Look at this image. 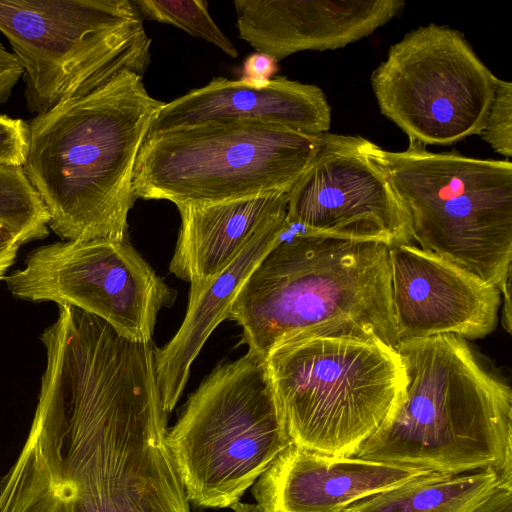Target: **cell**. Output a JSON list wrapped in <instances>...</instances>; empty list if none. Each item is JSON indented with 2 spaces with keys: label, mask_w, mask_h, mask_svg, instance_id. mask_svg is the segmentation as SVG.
<instances>
[{
  "label": "cell",
  "mask_w": 512,
  "mask_h": 512,
  "mask_svg": "<svg viewBox=\"0 0 512 512\" xmlns=\"http://www.w3.org/2000/svg\"><path fill=\"white\" fill-rule=\"evenodd\" d=\"M41 341L39 399L0 512H190L152 341L83 311L58 316Z\"/></svg>",
  "instance_id": "6da1fadb"
},
{
  "label": "cell",
  "mask_w": 512,
  "mask_h": 512,
  "mask_svg": "<svg viewBox=\"0 0 512 512\" xmlns=\"http://www.w3.org/2000/svg\"><path fill=\"white\" fill-rule=\"evenodd\" d=\"M142 77L124 71L28 124L22 167L49 228L64 241L127 239L135 161L164 104L148 94Z\"/></svg>",
  "instance_id": "7a4b0ae2"
},
{
  "label": "cell",
  "mask_w": 512,
  "mask_h": 512,
  "mask_svg": "<svg viewBox=\"0 0 512 512\" xmlns=\"http://www.w3.org/2000/svg\"><path fill=\"white\" fill-rule=\"evenodd\" d=\"M406 386L356 457L462 474L512 477V392L455 335L400 341Z\"/></svg>",
  "instance_id": "3957f363"
},
{
  "label": "cell",
  "mask_w": 512,
  "mask_h": 512,
  "mask_svg": "<svg viewBox=\"0 0 512 512\" xmlns=\"http://www.w3.org/2000/svg\"><path fill=\"white\" fill-rule=\"evenodd\" d=\"M228 319L263 358L300 334L370 337L395 348L389 246L299 230L282 236L243 283Z\"/></svg>",
  "instance_id": "277c9868"
},
{
  "label": "cell",
  "mask_w": 512,
  "mask_h": 512,
  "mask_svg": "<svg viewBox=\"0 0 512 512\" xmlns=\"http://www.w3.org/2000/svg\"><path fill=\"white\" fill-rule=\"evenodd\" d=\"M388 179L420 248L510 293L512 163L433 153L415 140L392 152L356 136Z\"/></svg>",
  "instance_id": "5b68a950"
},
{
  "label": "cell",
  "mask_w": 512,
  "mask_h": 512,
  "mask_svg": "<svg viewBox=\"0 0 512 512\" xmlns=\"http://www.w3.org/2000/svg\"><path fill=\"white\" fill-rule=\"evenodd\" d=\"M265 363L293 444L328 457L355 456L407 382L397 349L370 337L300 334Z\"/></svg>",
  "instance_id": "8992f818"
},
{
  "label": "cell",
  "mask_w": 512,
  "mask_h": 512,
  "mask_svg": "<svg viewBox=\"0 0 512 512\" xmlns=\"http://www.w3.org/2000/svg\"><path fill=\"white\" fill-rule=\"evenodd\" d=\"M167 443L189 502L201 508L239 502L293 444L265 358L247 351L216 367L168 430Z\"/></svg>",
  "instance_id": "52a82bcc"
},
{
  "label": "cell",
  "mask_w": 512,
  "mask_h": 512,
  "mask_svg": "<svg viewBox=\"0 0 512 512\" xmlns=\"http://www.w3.org/2000/svg\"><path fill=\"white\" fill-rule=\"evenodd\" d=\"M320 144L321 134L250 122L171 130L142 142L133 194L177 206L289 192Z\"/></svg>",
  "instance_id": "ba28073f"
},
{
  "label": "cell",
  "mask_w": 512,
  "mask_h": 512,
  "mask_svg": "<svg viewBox=\"0 0 512 512\" xmlns=\"http://www.w3.org/2000/svg\"><path fill=\"white\" fill-rule=\"evenodd\" d=\"M0 32L23 69L31 113L124 71L143 76L151 40L130 0H0Z\"/></svg>",
  "instance_id": "9c48e42d"
},
{
  "label": "cell",
  "mask_w": 512,
  "mask_h": 512,
  "mask_svg": "<svg viewBox=\"0 0 512 512\" xmlns=\"http://www.w3.org/2000/svg\"><path fill=\"white\" fill-rule=\"evenodd\" d=\"M495 78L458 31L432 23L391 46L371 84L381 113L409 139L450 145L481 134Z\"/></svg>",
  "instance_id": "30bf717a"
},
{
  "label": "cell",
  "mask_w": 512,
  "mask_h": 512,
  "mask_svg": "<svg viewBox=\"0 0 512 512\" xmlns=\"http://www.w3.org/2000/svg\"><path fill=\"white\" fill-rule=\"evenodd\" d=\"M4 280L17 298L72 305L134 342L151 341L158 312L176 298L127 239L41 246Z\"/></svg>",
  "instance_id": "8fae6325"
},
{
  "label": "cell",
  "mask_w": 512,
  "mask_h": 512,
  "mask_svg": "<svg viewBox=\"0 0 512 512\" xmlns=\"http://www.w3.org/2000/svg\"><path fill=\"white\" fill-rule=\"evenodd\" d=\"M287 197L289 228L389 247L412 243L402 205L356 136L321 134L316 155Z\"/></svg>",
  "instance_id": "7c38bea8"
},
{
  "label": "cell",
  "mask_w": 512,
  "mask_h": 512,
  "mask_svg": "<svg viewBox=\"0 0 512 512\" xmlns=\"http://www.w3.org/2000/svg\"><path fill=\"white\" fill-rule=\"evenodd\" d=\"M398 343L436 335L484 338L497 326L501 292L471 272L416 245L389 247Z\"/></svg>",
  "instance_id": "4fadbf2b"
},
{
  "label": "cell",
  "mask_w": 512,
  "mask_h": 512,
  "mask_svg": "<svg viewBox=\"0 0 512 512\" xmlns=\"http://www.w3.org/2000/svg\"><path fill=\"white\" fill-rule=\"evenodd\" d=\"M240 37L279 61L305 50L344 47L397 15L402 0H235Z\"/></svg>",
  "instance_id": "5bb4252c"
},
{
  "label": "cell",
  "mask_w": 512,
  "mask_h": 512,
  "mask_svg": "<svg viewBox=\"0 0 512 512\" xmlns=\"http://www.w3.org/2000/svg\"><path fill=\"white\" fill-rule=\"evenodd\" d=\"M224 122L260 123L320 135L330 128L331 108L316 85L278 76L257 87L219 77L164 103L144 140L171 130Z\"/></svg>",
  "instance_id": "9a60e30c"
},
{
  "label": "cell",
  "mask_w": 512,
  "mask_h": 512,
  "mask_svg": "<svg viewBox=\"0 0 512 512\" xmlns=\"http://www.w3.org/2000/svg\"><path fill=\"white\" fill-rule=\"evenodd\" d=\"M427 472L356 456L328 457L292 444L258 478L253 494L265 512H342Z\"/></svg>",
  "instance_id": "2e32d148"
},
{
  "label": "cell",
  "mask_w": 512,
  "mask_h": 512,
  "mask_svg": "<svg viewBox=\"0 0 512 512\" xmlns=\"http://www.w3.org/2000/svg\"><path fill=\"white\" fill-rule=\"evenodd\" d=\"M288 192L213 204L177 205L181 227L169 270L199 292L268 222L287 213Z\"/></svg>",
  "instance_id": "e0dca14e"
},
{
  "label": "cell",
  "mask_w": 512,
  "mask_h": 512,
  "mask_svg": "<svg viewBox=\"0 0 512 512\" xmlns=\"http://www.w3.org/2000/svg\"><path fill=\"white\" fill-rule=\"evenodd\" d=\"M286 214L263 226L238 256L199 292L190 294L182 325L161 349L155 348V367L164 409L171 412L189 378L190 367L213 330L228 319L238 291L256 265L289 230Z\"/></svg>",
  "instance_id": "ac0fdd59"
},
{
  "label": "cell",
  "mask_w": 512,
  "mask_h": 512,
  "mask_svg": "<svg viewBox=\"0 0 512 512\" xmlns=\"http://www.w3.org/2000/svg\"><path fill=\"white\" fill-rule=\"evenodd\" d=\"M507 478L512 479L493 469L427 472L356 501L342 512H472Z\"/></svg>",
  "instance_id": "d6986e66"
},
{
  "label": "cell",
  "mask_w": 512,
  "mask_h": 512,
  "mask_svg": "<svg viewBox=\"0 0 512 512\" xmlns=\"http://www.w3.org/2000/svg\"><path fill=\"white\" fill-rule=\"evenodd\" d=\"M0 222L22 244L49 233V215L22 166H0Z\"/></svg>",
  "instance_id": "ffe728a7"
},
{
  "label": "cell",
  "mask_w": 512,
  "mask_h": 512,
  "mask_svg": "<svg viewBox=\"0 0 512 512\" xmlns=\"http://www.w3.org/2000/svg\"><path fill=\"white\" fill-rule=\"evenodd\" d=\"M142 18L176 26L201 38L233 58L238 51L216 25L202 0H135Z\"/></svg>",
  "instance_id": "44dd1931"
},
{
  "label": "cell",
  "mask_w": 512,
  "mask_h": 512,
  "mask_svg": "<svg viewBox=\"0 0 512 512\" xmlns=\"http://www.w3.org/2000/svg\"><path fill=\"white\" fill-rule=\"evenodd\" d=\"M482 138L501 155L512 156V83L495 78L492 103L489 107Z\"/></svg>",
  "instance_id": "7402d4cb"
},
{
  "label": "cell",
  "mask_w": 512,
  "mask_h": 512,
  "mask_svg": "<svg viewBox=\"0 0 512 512\" xmlns=\"http://www.w3.org/2000/svg\"><path fill=\"white\" fill-rule=\"evenodd\" d=\"M28 149V124L0 115V166H23Z\"/></svg>",
  "instance_id": "603a6c76"
},
{
  "label": "cell",
  "mask_w": 512,
  "mask_h": 512,
  "mask_svg": "<svg viewBox=\"0 0 512 512\" xmlns=\"http://www.w3.org/2000/svg\"><path fill=\"white\" fill-rule=\"evenodd\" d=\"M276 71L275 59L267 54L255 52L244 60L239 81L251 86H264Z\"/></svg>",
  "instance_id": "cb8c5ba5"
},
{
  "label": "cell",
  "mask_w": 512,
  "mask_h": 512,
  "mask_svg": "<svg viewBox=\"0 0 512 512\" xmlns=\"http://www.w3.org/2000/svg\"><path fill=\"white\" fill-rule=\"evenodd\" d=\"M472 512H512V479L502 480Z\"/></svg>",
  "instance_id": "d4e9b609"
},
{
  "label": "cell",
  "mask_w": 512,
  "mask_h": 512,
  "mask_svg": "<svg viewBox=\"0 0 512 512\" xmlns=\"http://www.w3.org/2000/svg\"><path fill=\"white\" fill-rule=\"evenodd\" d=\"M20 245L17 234L0 222V280L4 279L8 269L14 264Z\"/></svg>",
  "instance_id": "484cf974"
},
{
  "label": "cell",
  "mask_w": 512,
  "mask_h": 512,
  "mask_svg": "<svg viewBox=\"0 0 512 512\" xmlns=\"http://www.w3.org/2000/svg\"><path fill=\"white\" fill-rule=\"evenodd\" d=\"M235 512H265L258 504L237 502L231 507Z\"/></svg>",
  "instance_id": "4316f807"
}]
</instances>
